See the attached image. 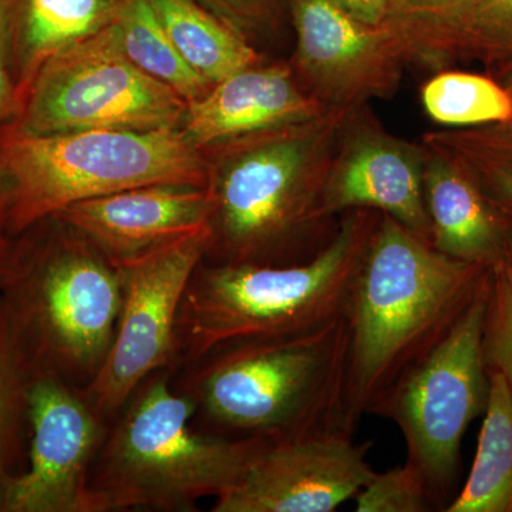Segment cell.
Here are the masks:
<instances>
[{
	"instance_id": "cell-17",
	"label": "cell",
	"mask_w": 512,
	"mask_h": 512,
	"mask_svg": "<svg viewBox=\"0 0 512 512\" xmlns=\"http://www.w3.org/2000/svg\"><path fill=\"white\" fill-rule=\"evenodd\" d=\"M131 0H0L20 106L50 59L119 22Z\"/></svg>"
},
{
	"instance_id": "cell-33",
	"label": "cell",
	"mask_w": 512,
	"mask_h": 512,
	"mask_svg": "<svg viewBox=\"0 0 512 512\" xmlns=\"http://www.w3.org/2000/svg\"><path fill=\"white\" fill-rule=\"evenodd\" d=\"M13 242L9 235L0 231V282L8 274L10 261H12Z\"/></svg>"
},
{
	"instance_id": "cell-31",
	"label": "cell",
	"mask_w": 512,
	"mask_h": 512,
	"mask_svg": "<svg viewBox=\"0 0 512 512\" xmlns=\"http://www.w3.org/2000/svg\"><path fill=\"white\" fill-rule=\"evenodd\" d=\"M473 2L474 0H407L406 10L446 15V13H454L458 12V10L466 9Z\"/></svg>"
},
{
	"instance_id": "cell-30",
	"label": "cell",
	"mask_w": 512,
	"mask_h": 512,
	"mask_svg": "<svg viewBox=\"0 0 512 512\" xmlns=\"http://www.w3.org/2000/svg\"><path fill=\"white\" fill-rule=\"evenodd\" d=\"M20 100L6 50L5 37L0 26V127L18 116Z\"/></svg>"
},
{
	"instance_id": "cell-21",
	"label": "cell",
	"mask_w": 512,
	"mask_h": 512,
	"mask_svg": "<svg viewBox=\"0 0 512 512\" xmlns=\"http://www.w3.org/2000/svg\"><path fill=\"white\" fill-rule=\"evenodd\" d=\"M488 377L476 458L466 485L446 512H512V393L500 372L488 369Z\"/></svg>"
},
{
	"instance_id": "cell-34",
	"label": "cell",
	"mask_w": 512,
	"mask_h": 512,
	"mask_svg": "<svg viewBox=\"0 0 512 512\" xmlns=\"http://www.w3.org/2000/svg\"><path fill=\"white\" fill-rule=\"evenodd\" d=\"M491 76H493L497 82L503 84L505 89L512 94V63L491 70Z\"/></svg>"
},
{
	"instance_id": "cell-26",
	"label": "cell",
	"mask_w": 512,
	"mask_h": 512,
	"mask_svg": "<svg viewBox=\"0 0 512 512\" xmlns=\"http://www.w3.org/2000/svg\"><path fill=\"white\" fill-rule=\"evenodd\" d=\"M487 315L484 328V356L488 369L504 376L512 393V251L488 271Z\"/></svg>"
},
{
	"instance_id": "cell-27",
	"label": "cell",
	"mask_w": 512,
	"mask_h": 512,
	"mask_svg": "<svg viewBox=\"0 0 512 512\" xmlns=\"http://www.w3.org/2000/svg\"><path fill=\"white\" fill-rule=\"evenodd\" d=\"M356 512H427L436 510L419 468L406 461L402 467L375 473L355 497Z\"/></svg>"
},
{
	"instance_id": "cell-12",
	"label": "cell",
	"mask_w": 512,
	"mask_h": 512,
	"mask_svg": "<svg viewBox=\"0 0 512 512\" xmlns=\"http://www.w3.org/2000/svg\"><path fill=\"white\" fill-rule=\"evenodd\" d=\"M369 450L345 431L271 441L211 511L333 512L375 476Z\"/></svg>"
},
{
	"instance_id": "cell-22",
	"label": "cell",
	"mask_w": 512,
	"mask_h": 512,
	"mask_svg": "<svg viewBox=\"0 0 512 512\" xmlns=\"http://www.w3.org/2000/svg\"><path fill=\"white\" fill-rule=\"evenodd\" d=\"M421 144L458 165L497 210L512 211V120L430 131Z\"/></svg>"
},
{
	"instance_id": "cell-13",
	"label": "cell",
	"mask_w": 512,
	"mask_h": 512,
	"mask_svg": "<svg viewBox=\"0 0 512 512\" xmlns=\"http://www.w3.org/2000/svg\"><path fill=\"white\" fill-rule=\"evenodd\" d=\"M295 67L325 107L356 109L399 87L404 60L386 25L370 26L332 0H292Z\"/></svg>"
},
{
	"instance_id": "cell-11",
	"label": "cell",
	"mask_w": 512,
	"mask_h": 512,
	"mask_svg": "<svg viewBox=\"0 0 512 512\" xmlns=\"http://www.w3.org/2000/svg\"><path fill=\"white\" fill-rule=\"evenodd\" d=\"M28 467L0 483V512H90L89 476L109 421L82 387L33 373Z\"/></svg>"
},
{
	"instance_id": "cell-32",
	"label": "cell",
	"mask_w": 512,
	"mask_h": 512,
	"mask_svg": "<svg viewBox=\"0 0 512 512\" xmlns=\"http://www.w3.org/2000/svg\"><path fill=\"white\" fill-rule=\"evenodd\" d=\"M9 208V183L6 177L5 167L0 160V231L6 234V220H8ZM8 235V234H6Z\"/></svg>"
},
{
	"instance_id": "cell-18",
	"label": "cell",
	"mask_w": 512,
	"mask_h": 512,
	"mask_svg": "<svg viewBox=\"0 0 512 512\" xmlns=\"http://www.w3.org/2000/svg\"><path fill=\"white\" fill-rule=\"evenodd\" d=\"M423 148L431 245L457 261L491 268L510 249L503 214L458 165Z\"/></svg>"
},
{
	"instance_id": "cell-3",
	"label": "cell",
	"mask_w": 512,
	"mask_h": 512,
	"mask_svg": "<svg viewBox=\"0 0 512 512\" xmlns=\"http://www.w3.org/2000/svg\"><path fill=\"white\" fill-rule=\"evenodd\" d=\"M345 316L293 335L228 343L175 370L195 429L217 436L295 439L349 430Z\"/></svg>"
},
{
	"instance_id": "cell-4",
	"label": "cell",
	"mask_w": 512,
	"mask_h": 512,
	"mask_svg": "<svg viewBox=\"0 0 512 512\" xmlns=\"http://www.w3.org/2000/svg\"><path fill=\"white\" fill-rule=\"evenodd\" d=\"M173 369L148 376L109 421L89 476L90 512H192L227 493L271 441L195 429Z\"/></svg>"
},
{
	"instance_id": "cell-6",
	"label": "cell",
	"mask_w": 512,
	"mask_h": 512,
	"mask_svg": "<svg viewBox=\"0 0 512 512\" xmlns=\"http://www.w3.org/2000/svg\"><path fill=\"white\" fill-rule=\"evenodd\" d=\"M13 242L0 301L32 373L89 386L106 362L121 308L119 268L59 217Z\"/></svg>"
},
{
	"instance_id": "cell-29",
	"label": "cell",
	"mask_w": 512,
	"mask_h": 512,
	"mask_svg": "<svg viewBox=\"0 0 512 512\" xmlns=\"http://www.w3.org/2000/svg\"><path fill=\"white\" fill-rule=\"evenodd\" d=\"M333 3L370 26H383L407 8V0H332Z\"/></svg>"
},
{
	"instance_id": "cell-7",
	"label": "cell",
	"mask_w": 512,
	"mask_h": 512,
	"mask_svg": "<svg viewBox=\"0 0 512 512\" xmlns=\"http://www.w3.org/2000/svg\"><path fill=\"white\" fill-rule=\"evenodd\" d=\"M0 160L9 183V237L77 202L114 192L151 184H207L204 154L181 128L35 136L5 124Z\"/></svg>"
},
{
	"instance_id": "cell-1",
	"label": "cell",
	"mask_w": 512,
	"mask_h": 512,
	"mask_svg": "<svg viewBox=\"0 0 512 512\" xmlns=\"http://www.w3.org/2000/svg\"><path fill=\"white\" fill-rule=\"evenodd\" d=\"M353 109L204 148L211 200V264L292 265L319 254L339 221L322 195L340 133Z\"/></svg>"
},
{
	"instance_id": "cell-15",
	"label": "cell",
	"mask_w": 512,
	"mask_h": 512,
	"mask_svg": "<svg viewBox=\"0 0 512 512\" xmlns=\"http://www.w3.org/2000/svg\"><path fill=\"white\" fill-rule=\"evenodd\" d=\"M56 217L121 262L210 225L211 200L205 187L151 184L77 202Z\"/></svg>"
},
{
	"instance_id": "cell-2",
	"label": "cell",
	"mask_w": 512,
	"mask_h": 512,
	"mask_svg": "<svg viewBox=\"0 0 512 512\" xmlns=\"http://www.w3.org/2000/svg\"><path fill=\"white\" fill-rule=\"evenodd\" d=\"M488 269L441 254L380 215L350 291L345 416L349 430L436 348L466 311Z\"/></svg>"
},
{
	"instance_id": "cell-25",
	"label": "cell",
	"mask_w": 512,
	"mask_h": 512,
	"mask_svg": "<svg viewBox=\"0 0 512 512\" xmlns=\"http://www.w3.org/2000/svg\"><path fill=\"white\" fill-rule=\"evenodd\" d=\"M32 369L13 338L0 301V483L15 470L29 429L28 393Z\"/></svg>"
},
{
	"instance_id": "cell-24",
	"label": "cell",
	"mask_w": 512,
	"mask_h": 512,
	"mask_svg": "<svg viewBox=\"0 0 512 512\" xmlns=\"http://www.w3.org/2000/svg\"><path fill=\"white\" fill-rule=\"evenodd\" d=\"M421 101L431 119L450 128L512 120V94L493 76L436 74L421 90Z\"/></svg>"
},
{
	"instance_id": "cell-20",
	"label": "cell",
	"mask_w": 512,
	"mask_h": 512,
	"mask_svg": "<svg viewBox=\"0 0 512 512\" xmlns=\"http://www.w3.org/2000/svg\"><path fill=\"white\" fill-rule=\"evenodd\" d=\"M165 32L192 69L215 84L261 63L244 33L195 0H150Z\"/></svg>"
},
{
	"instance_id": "cell-35",
	"label": "cell",
	"mask_w": 512,
	"mask_h": 512,
	"mask_svg": "<svg viewBox=\"0 0 512 512\" xmlns=\"http://www.w3.org/2000/svg\"><path fill=\"white\" fill-rule=\"evenodd\" d=\"M503 214L505 225H507L508 242H510V249L512 251V211H501Z\"/></svg>"
},
{
	"instance_id": "cell-23",
	"label": "cell",
	"mask_w": 512,
	"mask_h": 512,
	"mask_svg": "<svg viewBox=\"0 0 512 512\" xmlns=\"http://www.w3.org/2000/svg\"><path fill=\"white\" fill-rule=\"evenodd\" d=\"M116 26L128 59L185 103L202 99L214 86L185 62L150 0H131Z\"/></svg>"
},
{
	"instance_id": "cell-28",
	"label": "cell",
	"mask_w": 512,
	"mask_h": 512,
	"mask_svg": "<svg viewBox=\"0 0 512 512\" xmlns=\"http://www.w3.org/2000/svg\"><path fill=\"white\" fill-rule=\"evenodd\" d=\"M229 26L244 33L274 16L281 0H195Z\"/></svg>"
},
{
	"instance_id": "cell-5",
	"label": "cell",
	"mask_w": 512,
	"mask_h": 512,
	"mask_svg": "<svg viewBox=\"0 0 512 512\" xmlns=\"http://www.w3.org/2000/svg\"><path fill=\"white\" fill-rule=\"evenodd\" d=\"M380 215L373 210L340 215L329 244L299 264L202 261L181 303L173 372L218 346L306 332L345 316Z\"/></svg>"
},
{
	"instance_id": "cell-16",
	"label": "cell",
	"mask_w": 512,
	"mask_h": 512,
	"mask_svg": "<svg viewBox=\"0 0 512 512\" xmlns=\"http://www.w3.org/2000/svg\"><path fill=\"white\" fill-rule=\"evenodd\" d=\"M329 107L306 92L286 64L261 63L215 83L202 99L185 109L181 131L198 150L302 123Z\"/></svg>"
},
{
	"instance_id": "cell-10",
	"label": "cell",
	"mask_w": 512,
	"mask_h": 512,
	"mask_svg": "<svg viewBox=\"0 0 512 512\" xmlns=\"http://www.w3.org/2000/svg\"><path fill=\"white\" fill-rule=\"evenodd\" d=\"M210 241L207 225L136 258L113 262L121 278L116 335L99 375L84 387L107 421L148 376L173 369L181 303Z\"/></svg>"
},
{
	"instance_id": "cell-8",
	"label": "cell",
	"mask_w": 512,
	"mask_h": 512,
	"mask_svg": "<svg viewBox=\"0 0 512 512\" xmlns=\"http://www.w3.org/2000/svg\"><path fill=\"white\" fill-rule=\"evenodd\" d=\"M488 292L487 274L450 332L369 413L393 421L402 431L407 461L423 474L436 510L446 507L444 498L456 481L464 433L487 407L490 377L484 328Z\"/></svg>"
},
{
	"instance_id": "cell-14",
	"label": "cell",
	"mask_w": 512,
	"mask_h": 512,
	"mask_svg": "<svg viewBox=\"0 0 512 512\" xmlns=\"http://www.w3.org/2000/svg\"><path fill=\"white\" fill-rule=\"evenodd\" d=\"M353 110L330 163L323 212L330 218L352 210L382 212L430 242L423 146L390 136L375 124H353Z\"/></svg>"
},
{
	"instance_id": "cell-19",
	"label": "cell",
	"mask_w": 512,
	"mask_h": 512,
	"mask_svg": "<svg viewBox=\"0 0 512 512\" xmlns=\"http://www.w3.org/2000/svg\"><path fill=\"white\" fill-rule=\"evenodd\" d=\"M386 26L404 63L474 59L491 70L512 63V0H474L446 15L406 10Z\"/></svg>"
},
{
	"instance_id": "cell-9",
	"label": "cell",
	"mask_w": 512,
	"mask_h": 512,
	"mask_svg": "<svg viewBox=\"0 0 512 512\" xmlns=\"http://www.w3.org/2000/svg\"><path fill=\"white\" fill-rule=\"evenodd\" d=\"M187 103L141 72L121 49L116 23L50 59L10 126L20 133L180 128Z\"/></svg>"
}]
</instances>
